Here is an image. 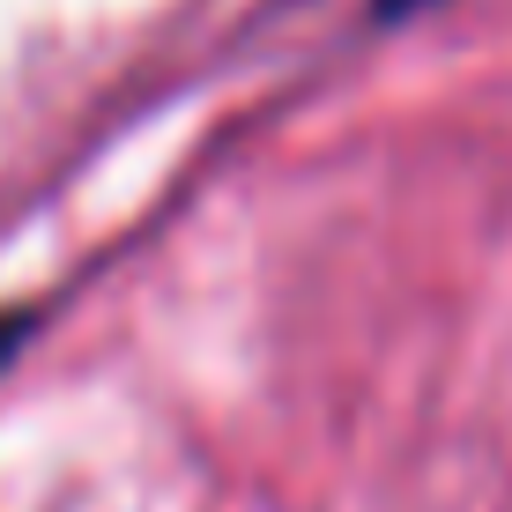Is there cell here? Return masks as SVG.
I'll list each match as a JSON object with an SVG mask.
<instances>
[{"label":"cell","instance_id":"cell-2","mask_svg":"<svg viewBox=\"0 0 512 512\" xmlns=\"http://www.w3.org/2000/svg\"><path fill=\"white\" fill-rule=\"evenodd\" d=\"M379 8V23H401V15H423V8H438V0H372Z\"/></svg>","mask_w":512,"mask_h":512},{"label":"cell","instance_id":"cell-1","mask_svg":"<svg viewBox=\"0 0 512 512\" xmlns=\"http://www.w3.org/2000/svg\"><path fill=\"white\" fill-rule=\"evenodd\" d=\"M30 320H38V312H0V364L15 357V342L30 334Z\"/></svg>","mask_w":512,"mask_h":512}]
</instances>
